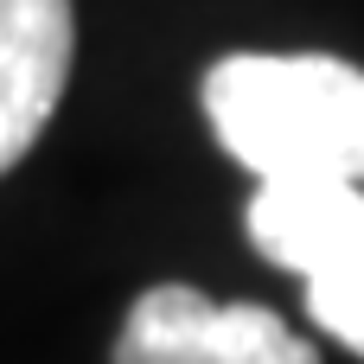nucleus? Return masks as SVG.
<instances>
[{
  "label": "nucleus",
  "mask_w": 364,
  "mask_h": 364,
  "mask_svg": "<svg viewBox=\"0 0 364 364\" xmlns=\"http://www.w3.org/2000/svg\"><path fill=\"white\" fill-rule=\"evenodd\" d=\"M205 115L230 160L269 179L364 186V70L320 51H237L205 77Z\"/></svg>",
  "instance_id": "obj_1"
},
{
  "label": "nucleus",
  "mask_w": 364,
  "mask_h": 364,
  "mask_svg": "<svg viewBox=\"0 0 364 364\" xmlns=\"http://www.w3.org/2000/svg\"><path fill=\"white\" fill-rule=\"evenodd\" d=\"M243 224L250 243L301 282L364 262V186L346 179H269L256 186Z\"/></svg>",
  "instance_id": "obj_4"
},
{
  "label": "nucleus",
  "mask_w": 364,
  "mask_h": 364,
  "mask_svg": "<svg viewBox=\"0 0 364 364\" xmlns=\"http://www.w3.org/2000/svg\"><path fill=\"white\" fill-rule=\"evenodd\" d=\"M115 364H320L314 346L250 301H211L186 282L147 288L115 339Z\"/></svg>",
  "instance_id": "obj_2"
},
{
  "label": "nucleus",
  "mask_w": 364,
  "mask_h": 364,
  "mask_svg": "<svg viewBox=\"0 0 364 364\" xmlns=\"http://www.w3.org/2000/svg\"><path fill=\"white\" fill-rule=\"evenodd\" d=\"M307 314H314L320 333H333L346 352L364 358V262L333 269V275H314L307 282Z\"/></svg>",
  "instance_id": "obj_5"
},
{
  "label": "nucleus",
  "mask_w": 364,
  "mask_h": 364,
  "mask_svg": "<svg viewBox=\"0 0 364 364\" xmlns=\"http://www.w3.org/2000/svg\"><path fill=\"white\" fill-rule=\"evenodd\" d=\"M70 0H0V173H13L70 83Z\"/></svg>",
  "instance_id": "obj_3"
}]
</instances>
